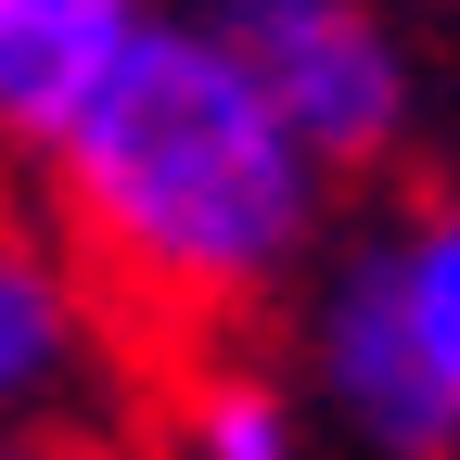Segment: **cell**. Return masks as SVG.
<instances>
[{
    "label": "cell",
    "instance_id": "1",
    "mask_svg": "<svg viewBox=\"0 0 460 460\" xmlns=\"http://www.w3.org/2000/svg\"><path fill=\"white\" fill-rule=\"evenodd\" d=\"M39 166L77 269L180 320L256 307L320 230V154L243 77L217 13H141L128 51L39 128Z\"/></svg>",
    "mask_w": 460,
    "mask_h": 460
},
{
    "label": "cell",
    "instance_id": "2",
    "mask_svg": "<svg viewBox=\"0 0 460 460\" xmlns=\"http://www.w3.org/2000/svg\"><path fill=\"white\" fill-rule=\"evenodd\" d=\"M243 77L281 102V128L320 154V180L345 166H384L410 128V51L371 0H217Z\"/></svg>",
    "mask_w": 460,
    "mask_h": 460
},
{
    "label": "cell",
    "instance_id": "3",
    "mask_svg": "<svg viewBox=\"0 0 460 460\" xmlns=\"http://www.w3.org/2000/svg\"><path fill=\"white\" fill-rule=\"evenodd\" d=\"M320 396H332V410L358 422L384 460H435V447H460V396L435 384V358H422L410 307H396L384 256L332 269V295H320Z\"/></svg>",
    "mask_w": 460,
    "mask_h": 460
},
{
    "label": "cell",
    "instance_id": "4",
    "mask_svg": "<svg viewBox=\"0 0 460 460\" xmlns=\"http://www.w3.org/2000/svg\"><path fill=\"white\" fill-rule=\"evenodd\" d=\"M90 358V269L65 243V217L0 205V435H26Z\"/></svg>",
    "mask_w": 460,
    "mask_h": 460
},
{
    "label": "cell",
    "instance_id": "5",
    "mask_svg": "<svg viewBox=\"0 0 460 460\" xmlns=\"http://www.w3.org/2000/svg\"><path fill=\"white\" fill-rule=\"evenodd\" d=\"M141 13H154V0H0V128L39 141L51 115L128 51Z\"/></svg>",
    "mask_w": 460,
    "mask_h": 460
},
{
    "label": "cell",
    "instance_id": "6",
    "mask_svg": "<svg viewBox=\"0 0 460 460\" xmlns=\"http://www.w3.org/2000/svg\"><path fill=\"white\" fill-rule=\"evenodd\" d=\"M180 460H295V396L269 371H192L180 410H166Z\"/></svg>",
    "mask_w": 460,
    "mask_h": 460
},
{
    "label": "cell",
    "instance_id": "7",
    "mask_svg": "<svg viewBox=\"0 0 460 460\" xmlns=\"http://www.w3.org/2000/svg\"><path fill=\"white\" fill-rule=\"evenodd\" d=\"M384 281H396V307H410L435 384L460 396V205H435V217L396 230V243H384Z\"/></svg>",
    "mask_w": 460,
    "mask_h": 460
},
{
    "label": "cell",
    "instance_id": "8",
    "mask_svg": "<svg viewBox=\"0 0 460 460\" xmlns=\"http://www.w3.org/2000/svg\"><path fill=\"white\" fill-rule=\"evenodd\" d=\"M0 460H39V447H13V435H0Z\"/></svg>",
    "mask_w": 460,
    "mask_h": 460
},
{
    "label": "cell",
    "instance_id": "9",
    "mask_svg": "<svg viewBox=\"0 0 460 460\" xmlns=\"http://www.w3.org/2000/svg\"><path fill=\"white\" fill-rule=\"evenodd\" d=\"M205 13H217V0H205Z\"/></svg>",
    "mask_w": 460,
    "mask_h": 460
}]
</instances>
